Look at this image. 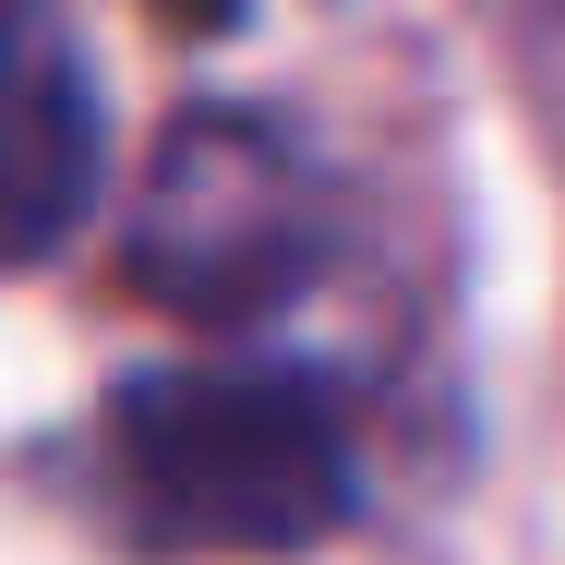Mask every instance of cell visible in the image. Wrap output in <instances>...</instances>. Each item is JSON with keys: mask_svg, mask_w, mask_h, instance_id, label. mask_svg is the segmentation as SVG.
<instances>
[{"mask_svg": "<svg viewBox=\"0 0 565 565\" xmlns=\"http://www.w3.org/2000/svg\"><path fill=\"white\" fill-rule=\"evenodd\" d=\"M338 253V181L313 132L253 97H193L157 132L145 193L120 217V277L181 326H265Z\"/></svg>", "mask_w": 565, "mask_h": 565, "instance_id": "obj_2", "label": "cell"}, {"mask_svg": "<svg viewBox=\"0 0 565 565\" xmlns=\"http://www.w3.org/2000/svg\"><path fill=\"white\" fill-rule=\"evenodd\" d=\"M97 493L145 554H313L361 518V446L313 361H145L97 409Z\"/></svg>", "mask_w": 565, "mask_h": 565, "instance_id": "obj_1", "label": "cell"}, {"mask_svg": "<svg viewBox=\"0 0 565 565\" xmlns=\"http://www.w3.org/2000/svg\"><path fill=\"white\" fill-rule=\"evenodd\" d=\"M109 181V85L61 12L0 0V277L49 265Z\"/></svg>", "mask_w": 565, "mask_h": 565, "instance_id": "obj_3", "label": "cell"}]
</instances>
